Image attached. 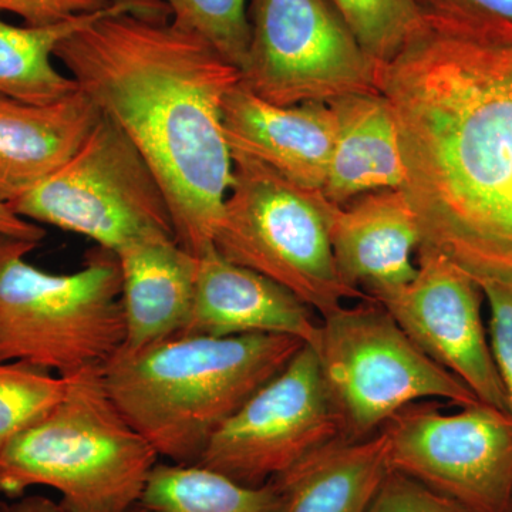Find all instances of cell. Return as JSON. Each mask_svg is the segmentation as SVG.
Masks as SVG:
<instances>
[{"instance_id": "obj_1", "label": "cell", "mask_w": 512, "mask_h": 512, "mask_svg": "<svg viewBox=\"0 0 512 512\" xmlns=\"http://www.w3.org/2000/svg\"><path fill=\"white\" fill-rule=\"evenodd\" d=\"M379 92L396 120L416 254L512 284V42L426 22L380 64Z\"/></svg>"}, {"instance_id": "obj_2", "label": "cell", "mask_w": 512, "mask_h": 512, "mask_svg": "<svg viewBox=\"0 0 512 512\" xmlns=\"http://www.w3.org/2000/svg\"><path fill=\"white\" fill-rule=\"evenodd\" d=\"M55 57L156 174L175 239L194 256L214 247L234 164L224 101L241 72L170 16L117 13L74 33Z\"/></svg>"}, {"instance_id": "obj_3", "label": "cell", "mask_w": 512, "mask_h": 512, "mask_svg": "<svg viewBox=\"0 0 512 512\" xmlns=\"http://www.w3.org/2000/svg\"><path fill=\"white\" fill-rule=\"evenodd\" d=\"M285 335H178L119 350L103 366L121 413L175 464H197L208 441L305 346Z\"/></svg>"}, {"instance_id": "obj_4", "label": "cell", "mask_w": 512, "mask_h": 512, "mask_svg": "<svg viewBox=\"0 0 512 512\" xmlns=\"http://www.w3.org/2000/svg\"><path fill=\"white\" fill-rule=\"evenodd\" d=\"M158 458L114 403L103 366H90L66 376L59 402L0 453V497L49 487L66 512H127Z\"/></svg>"}, {"instance_id": "obj_5", "label": "cell", "mask_w": 512, "mask_h": 512, "mask_svg": "<svg viewBox=\"0 0 512 512\" xmlns=\"http://www.w3.org/2000/svg\"><path fill=\"white\" fill-rule=\"evenodd\" d=\"M37 247L0 234V362L62 377L106 365L126 335L116 254L99 247L79 271L52 274L28 261Z\"/></svg>"}, {"instance_id": "obj_6", "label": "cell", "mask_w": 512, "mask_h": 512, "mask_svg": "<svg viewBox=\"0 0 512 512\" xmlns=\"http://www.w3.org/2000/svg\"><path fill=\"white\" fill-rule=\"evenodd\" d=\"M232 164L212 241L218 254L284 286L320 316L348 301H376L340 278L330 242L338 205L256 158L232 153Z\"/></svg>"}, {"instance_id": "obj_7", "label": "cell", "mask_w": 512, "mask_h": 512, "mask_svg": "<svg viewBox=\"0 0 512 512\" xmlns=\"http://www.w3.org/2000/svg\"><path fill=\"white\" fill-rule=\"evenodd\" d=\"M312 348L343 439L375 436L413 403L446 400L467 407L480 402L466 384L430 359L377 301H359L322 316Z\"/></svg>"}, {"instance_id": "obj_8", "label": "cell", "mask_w": 512, "mask_h": 512, "mask_svg": "<svg viewBox=\"0 0 512 512\" xmlns=\"http://www.w3.org/2000/svg\"><path fill=\"white\" fill-rule=\"evenodd\" d=\"M9 205L25 220L82 235L111 252L144 235H174L156 174L103 114L67 163Z\"/></svg>"}, {"instance_id": "obj_9", "label": "cell", "mask_w": 512, "mask_h": 512, "mask_svg": "<svg viewBox=\"0 0 512 512\" xmlns=\"http://www.w3.org/2000/svg\"><path fill=\"white\" fill-rule=\"evenodd\" d=\"M241 84L275 106L379 92V67L328 0H249Z\"/></svg>"}, {"instance_id": "obj_10", "label": "cell", "mask_w": 512, "mask_h": 512, "mask_svg": "<svg viewBox=\"0 0 512 512\" xmlns=\"http://www.w3.org/2000/svg\"><path fill=\"white\" fill-rule=\"evenodd\" d=\"M443 413L404 407L380 429L390 470L470 512H512V416L483 402Z\"/></svg>"}, {"instance_id": "obj_11", "label": "cell", "mask_w": 512, "mask_h": 512, "mask_svg": "<svg viewBox=\"0 0 512 512\" xmlns=\"http://www.w3.org/2000/svg\"><path fill=\"white\" fill-rule=\"evenodd\" d=\"M338 439L342 429L318 356L305 345L222 423L197 464L259 487Z\"/></svg>"}, {"instance_id": "obj_12", "label": "cell", "mask_w": 512, "mask_h": 512, "mask_svg": "<svg viewBox=\"0 0 512 512\" xmlns=\"http://www.w3.org/2000/svg\"><path fill=\"white\" fill-rule=\"evenodd\" d=\"M417 275L379 301L437 365L466 384L480 402L508 412L473 276L431 252L416 254Z\"/></svg>"}, {"instance_id": "obj_13", "label": "cell", "mask_w": 512, "mask_h": 512, "mask_svg": "<svg viewBox=\"0 0 512 512\" xmlns=\"http://www.w3.org/2000/svg\"><path fill=\"white\" fill-rule=\"evenodd\" d=\"M224 133L231 153L256 158L293 183L322 191L338 134L329 103L275 106L237 84L224 101Z\"/></svg>"}, {"instance_id": "obj_14", "label": "cell", "mask_w": 512, "mask_h": 512, "mask_svg": "<svg viewBox=\"0 0 512 512\" xmlns=\"http://www.w3.org/2000/svg\"><path fill=\"white\" fill-rule=\"evenodd\" d=\"M319 323L311 306L284 286L212 247L198 256L194 302L181 335H285L313 346Z\"/></svg>"}, {"instance_id": "obj_15", "label": "cell", "mask_w": 512, "mask_h": 512, "mask_svg": "<svg viewBox=\"0 0 512 512\" xmlns=\"http://www.w3.org/2000/svg\"><path fill=\"white\" fill-rule=\"evenodd\" d=\"M330 242L340 278L379 301L417 275L420 229L402 190H377L336 207Z\"/></svg>"}, {"instance_id": "obj_16", "label": "cell", "mask_w": 512, "mask_h": 512, "mask_svg": "<svg viewBox=\"0 0 512 512\" xmlns=\"http://www.w3.org/2000/svg\"><path fill=\"white\" fill-rule=\"evenodd\" d=\"M114 254L126 326L120 350L136 352L181 335L194 302L197 256L163 232L133 239Z\"/></svg>"}, {"instance_id": "obj_17", "label": "cell", "mask_w": 512, "mask_h": 512, "mask_svg": "<svg viewBox=\"0 0 512 512\" xmlns=\"http://www.w3.org/2000/svg\"><path fill=\"white\" fill-rule=\"evenodd\" d=\"M100 117L80 90L45 106L0 94V200L9 204L59 170Z\"/></svg>"}, {"instance_id": "obj_18", "label": "cell", "mask_w": 512, "mask_h": 512, "mask_svg": "<svg viewBox=\"0 0 512 512\" xmlns=\"http://www.w3.org/2000/svg\"><path fill=\"white\" fill-rule=\"evenodd\" d=\"M338 134L322 192L345 207L360 195L403 187L404 164L396 120L382 93L353 94L329 101Z\"/></svg>"}, {"instance_id": "obj_19", "label": "cell", "mask_w": 512, "mask_h": 512, "mask_svg": "<svg viewBox=\"0 0 512 512\" xmlns=\"http://www.w3.org/2000/svg\"><path fill=\"white\" fill-rule=\"evenodd\" d=\"M382 431L338 439L272 480L281 512H367L390 473Z\"/></svg>"}, {"instance_id": "obj_20", "label": "cell", "mask_w": 512, "mask_h": 512, "mask_svg": "<svg viewBox=\"0 0 512 512\" xmlns=\"http://www.w3.org/2000/svg\"><path fill=\"white\" fill-rule=\"evenodd\" d=\"M117 13L170 15L163 0H113L107 8L43 26H15L0 18V94L45 104L72 96L76 82L52 63L57 46L97 20Z\"/></svg>"}, {"instance_id": "obj_21", "label": "cell", "mask_w": 512, "mask_h": 512, "mask_svg": "<svg viewBox=\"0 0 512 512\" xmlns=\"http://www.w3.org/2000/svg\"><path fill=\"white\" fill-rule=\"evenodd\" d=\"M138 505L147 512H281L272 481L251 487L200 464L158 463Z\"/></svg>"}, {"instance_id": "obj_22", "label": "cell", "mask_w": 512, "mask_h": 512, "mask_svg": "<svg viewBox=\"0 0 512 512\" xmlns=\"http://www.w3.org/2000/svg\"><path fill=\"white\" fill-rule=\"evenodd\" d=\"M375 62H390L424 28L414 0H328Z\"/></svg>"}, {"instance_id": "obj_23", "label": "cell", "mask_w": 512, "mask_h": 512, "mask_svg": "<svg viewBox=\"0 0 512 512\" xmlns=\"http://www.w3.org/2000/svg\"><path fill=\"white\" fill-rule=\"evenodd\" d=\"M66 377L26 363L0 362V453L59 402Z\"/></svg>"}, {"instance_id": "obj_24", "label": "cell", "mask_w": 512, "mask_h": 512, "mask_svg": "<svg viewBox=\"0 0 512 512\" xmlns=\"http://www.w3.org/2000/svg\"><path fill=\"white\" fill-rule=\"evenodd\" d=\"M171 22L201 36L241 72L247 60L251 25L248 0H163Z\"/></svg>"}, {"instance_id": "obj_25", "label": "cell", "mask_w": 512, "mask_h": 512, "mask_svg": "<svg viewBox=\"0 0 512 512\" xmlns=\"http://www.w3.org/2000/svg\"><path fill=\"white\" fill-rule=\"evenodd\" d=\"M436 28L493 42H512V0H414Z\"/></svg>"}, {"instance_id": "obj_26", "label": "cell", "mask_w": 512, "mask_h": 512, "mask_svg": "<svg viewBox=\"0 0 512 512\" xmlns=\"http://www.w3.org/2000/svg\"><path fill=\"white\" fill-rule=\"evenodd\" d=\"M488 311V340L498 376L507 397L512 416V284L511 282H478Z\"/></svg>"}, {"instance_id": "obj_27", "label": "cell", "mask_w": 512, "mask_h": 512, "mask_svg": "<svg viewBox=\"0 0 512 512\" xmlns=\"http://www.w3.org/2000/svg\"><path fill=\"white\" fill-rule=\"evenodd\" d=\"M367 512H470L429 487L390 471Z\"/></svg>"}, {"instance_id": "obj_28", "label": "cell", "mask_w": 512, "mask_h": 512, "mask_svg": "<svg viewBox=\"0 0 512 512\" xmlns=\"http://www.w3.org/2000/svg\"><path fill=\"white\" fill-rule=\"evenodd\" d=\"M113 0H0V13H13L25 25L43 26L107 8Z\"/></svg>"}, {"instance_id": "obj_29", "label": "cell", "mask_w": 512, "mask_h": 512, "mask_svg": "<svg viewBox=\"0 0 512 512\" xmlns=\"http://www.w3.org/2000/svg\"><path fill=\"white\" fill-rule=\"evenodd\" d=\"M0 234L40 244L46 237V229L42 225L19 217L8 202L0 200Z\"/></svg>"}, {"instance_id": "obj_30", "label": "cell", "mask_w": 512, "mask_h": 512, "mask_svg": "<svg viewBox=\"0 0 512 512\" xmlns=\"http://www.w3.org/2000/svg\"><path fill=\"white\" fill-rule=\"evenodd\" d=\"M10 512H66L60 503L50 500L45 495L32 494L23 495L15 503L10 504ZM127 512H147L143 507L137 505L133 510Z\"/></svg>"}, {"instance_id": "obj_31", "label": "cell", "mask_w": 512, "mask_h": 512, "mask_svg": "<svg viewBox=\"0 0 512 512\" xmlns=\"http://www.w3.org/2000/svg\"><path fill=\"white\" fill-rule=\"evenodd\" d=\"M0 512H10V504L3 498H0Z\"/></svg>"}]
</instances>
